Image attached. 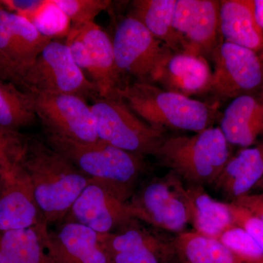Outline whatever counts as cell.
I'll return each mask as SVG.
<instances>
[{"instance_id":"cell-1","label":"cell","mask_w":263,"mask_h":263,"mask_svg":"<svg viewBox=\"0 0 263 263\" xmlns=\"http://www.w3.org/2000/svg\"><path fill=\"white\" fill-rule=\"evenodd\" d=\"M48 227L62 224L90 179L47 143L29 138L22 164Z\"/></svg>"},{"instance_id":"cell-2","label":"cell","mask_w":263,"mask_h":263,"mask_svg":"<svg viewBox=\"0 0 263 263\" xmlns=\"http://www.w3.org/2000/svg\"><path fill=\"white\" fill-rule=\"evenodd\" d=\"M117 97L138 117L156 127L197 133L212 127L215 119V109L208 104L152 84L136 81L118 90Z\"/></svg>"},{"instance_id":"cell-3","label":"cell","mask_w":263,"mask_h":263,"mask_svg":"<svg viewBox=\"0 0 263 263\" xmlns=\"http://www.w3.org/2000/svg\"><path fill=\"white\" fill-rule=\"evenodd\" d=\"M47 144L90 179L108 183L125 201L134 195L142 169L140 155L100 139L87 143L47 135Z\"/></svg>"},{"instance_id":"cell-4","label":"cell","mask_w":263,"mask_h":263,"mask_svg":"<svg viewBox=\"0 0 263 263\" xmlns=\"http://www.w3.org/2000/svg\"><path fill=\"white\" fill-rule=\"evenodd\" d=\"M156 157L190 184H214L230 160V143L220 128L211 127L193 136L164 140Z\"/></svg>"},{"instance_id":"cell-5","label":"cell","mask_w":263,"mask_h":263,"mask_svg":"<svg viewBox=\"0 0 263 263\" xmlns=\"http://www.w3.org/2000/svg\"><path fill=\"white\" fill-rule=\"evenodd\" d=\"M91 108L99 139L120 149L140 156H156L166 139L163 128L143 121L117 97L99 98Z\"/></svg>"},{"instance_id":"cell-6","label":"cell","mask_w":263,"mask_h":263,"mask_svg":"<svg viewBox=\"0 0 263 263\" xmlns=\"http://www.w3.org/2000/svg\"><path fill=\"white\" fill-rule=\"evenodd\" d=\"M173 171L148 183L127 202L132 219L160 229L182 233L191 223V204L187 189Z\"/></svg>"},{"instance_id":"cell-7","label":"cell","mask_w":263,"mask_h":263,"mask_svg":"<svg viewBox=\"0 0 263 263\" xmlns=\"http://www.w3.org/2000/svg\"><path fill=\"white\" fill-rule=\"evenodd\" d=\"M112 41L119 72L136 78L137 82H158L174 54L143 24L129 15L118 24Z\"/></svg>"},{"instance_id":"cell-8","label":"cell","mask_w":263,"mask_h":263,"mask_svg":"<svg viewBox=\"0 0 263 263\" xmlns=\"http://www.w3.org/2000/svg\"><path fill=\"white\" fill-rule=\"evenodd\" d=\"M19 86L24 89L51 95L99 97L94 83L86 79L65 43L51 41L40 53Z\"/></svg>"},{"instance_id":"cell-9","label":"cell","mask_w":263,"mask_h":263,"mask_svg":"<svg viewBox=\"0 0 263 263\" xmlns=\"http://www.w3.org/2000/svg\"><path fill=\"white\" fill-rule=\"evenodd\" d=\"M65 44L83 71L88 72L99 98H117L121 72L114 57L113 41L95 22L72 24Z\"/></svg>"},{"instance_id":"cell-10","label":"cell","mask_w":263,"mask_h":263,"mask_svg":"<svg viewBox=\"0 0 263 263\" xmlns=\"http://www.w3.org/2000/svg\"><path fill=\"white\" fill-rule=\"evenodd\" d=\"M25 91L46 134L87 143L98 141L95 117L85 99L77 95Z\"/></svg>"},{"instance_id":"cell-11","label":"cell","mask_w":263,"mask_h":263,"mask_svg":"<svg viewBox=\"0 0 263 263\" xmlns=\"http://www.w3.org/2000/svg\"><path fill=\"white\" fill-rule=\"evenodd\" d=\"M214 69L209 91L222 99L253 95L263 86V60L259 53L232 43L212 52Z\"/></svg>"},{"instance_id":"cell-12","label":"cell","mask_w":263,"mask_h":263,"mask_svg":"<svg viewBox=\"0 0 263 263\" xmlns=\"http://www.w3.org/2000/svg\"><path fill=\"white\" fill-rule=\"evenodd\" d=\"M52 41L27 18L0 4V62L8 81L20 85L40 53Z\"/></svg>"},{"instance_id":"cell-13","label":"cell","mask_w":263,"mask_h":263,"mask_svg":"<svg viewBox=\"0 0 263 263\" xmlns=\"http://www.w3.org/2000/svg\"><path fill=\"white\" fill-rule=\"evenodd\" d=\"M132 220L127 202L108 183L91 179L64 221L79 223L104 235L111 233L119 226H127Z\"/></svg>"},{"instance_id":"cell-14","label":"cell","mask_w":263,"mask_h":263,"mask_svg":"<svg viewBox=\"0 0 263 263\" xmlns=\"http://www.w3.org/2000/svg\"><path fill=\"white\" fill-rule=\"evenodd\" d=\"M219 1L176 0L174 27L182 39L185 53H212L219 33Z\"/></svg>"},{"instance_id":"cell-15","label":"cell","mask_w":263,"mask_h":263,"mask_svg":"<svg viewBox=\"0 0 263 263\" xmlns=\"http://www.w3.org/2000/svg\"><path fill=\"white\" fill-rule=\"evenodd\" d=\"M45 224L28 175L21 166L1 177L0 235Z\"/></svg>"},{"instance_id":"cell-16","label":"cell","mask_w":263,"mask_h":263,"mask_svg":"<svg viewBox=\"0 0 263 263\" xmlns=\"http://www.w3.org/2000/svg\"><path fill=\"white\" fill-rule=\"evenodd\" d=\"M45 248L74 263H108L100 234L73 221H64L56 230L45 231Z\"/></svg>"},{"instance_id":"cell-17","label":"cell","mask_w":263,"mask_h":263,"mask_svg":"<svg viewBox=\"0 0 263 263\" xmlns=\"http://www.w3.org/2000/svg\"><path fill=\"white\" fill-rule=\"evenodd\" d=\"M131 221L119 233L100 235L105 251L113 252L115 263H160L159 255L174 249L162 238L144 229L133 227Z\"/></svg>"},{"instance_id":"cell-18","label":"cell","mask_w":263,"mask_h":263,"mask_svg":"<svg viewBox=\"0 0 263 263\" xmlns=\"http://www.w3.org/2000/svg\"><path fill=\"white\" fill-rule=\"evenodd\" d=\"M219 32L224 42L260 54L263 35L255 13L254 0L219 1Z\"/></svg>"},{"instance_id":"cell-19","label":"cell","mask_w":263,"mask_h":263,"mask_svg":"<svg viewBox=\"0 0 263 263\" xmlns=\"http://www.w3.org/2000/svg\"><path fill=\"white\" fill-rule=\"evenodd\" d=\"M220 128L230 144L248 148L263 136V98L246 95L233 99L224 110Z\"/></svg>"},{"instance_id":"cell-20","label":"cell","mask_w":263,"mask_h":263,"mask_svg":"<svg viewBox=\"0 0 263 263\" xmlns=\"http://www.w3.org/2000/svg\"><path fill=\"white\" fill-rule=\"evenodd\" d=\"M212 71L205 57L188 53H174L158 82L167 91L190 98L209 91Z\"/></svg>"},{"instance_id":"cell-21","label":"cell","mask_w":263,"mask_h":263,"mask_svg":"<svg viewBox=\"0 0 263 263\" xmlns=\"http://www.w3.org/2000/svg\"><path fill=\"white\" fill-rule=\"evenodd\" d=\"M263 177V142L231 157L214 184L231 201L249 194Z\"/></svg>"},{"instance_id":"cell-22","label":"cell","mask_w":263,"mask_h":263,"mask_svg":"<svg viewBox=\"0 0 263 263\" xmlns=\"http://www.w3.org/2000/svg\"><path fill=\"white\" fill-rule=\"evenodd\" d=\"M176 3V0H136L129 15L139 21L171 51L185 53L184 43L174 27Z\"/></svg>"},{"instance_id":"cell-23","label":"cell","mask_w":263,"mask_h":263,"mask_svg":"<svg viewBox=\"0 0 263 263\" xmlns=\"http://www.w3.org/2000/svg\"><path fill=\"white\" fill-rule=\"evenodd\" d=\"M191 204V224L197 233L219 239L226 230L234 226L228 203L216 201L202 186H186Z\"/></svg>"},{"instance_id":"cell-24","label":"cell","mask_w":263,"mask_h":263,"mask_svg":"<svg viewBox=\"0 0 263 263\" xmlns=\"http://www.w3.org/2000/svg\"><path fill=\"white\" fill-rule=\"evenodd\" d=\"M46 224L0 235V263H43Z\"/></svg>"},{"instance_id":"cell-25","label":"cell","mask_w":263,"mask_h":263,"mask_svg":"<svg viewBox=\"0 0 263 263\" xmlns=\"http://www.w3.org/2000/svg\"><path fill=\"white\" fill-rule=\"evenodd\" d=\"M173 245L187 263H241L220 240L197 232L179 233Z\"/></svg>"},{"instance_id":"cell-26","label":"cell","mask_w":263,"mask_h":263,"mask_svg":"<svg viewBox=\"0 0 263 263\" xmlns=\"http://www.w3.org/2000/svg\"><path fill=\"white\" fill-rule=\"evenodd\" d=\"M37 117L30 96L13 82L0 79V127L18 131L32 125Z\"/></svg>"},{"instance_id":"cell-27","label":"cell","mask_w":263,"mask_h":263,"mask_svg":"<svg viewBox=\"0 0 263 263\" xmlns=\"http://www.w3.org/2000/svg\"><path fill=\"white\" fill-rule=\"evenodd\" d=\"M29 138L18 131L0 127V176L10 174L22 166Z\"/></svg>"},{"instance_id":"cell-28","label":"cell","mask_w":263,"mask_h":263,"mask_svg":"<svg viewBox=\"0 0 263 263\" xmlns=\"http://www.w3.org/2000/svg\"><path fill=\"white\" fill-rule=\"evenodd\" d=\"M241 263H263V249L245 230L233 226L219 238Z\"/></svg>"},{"instance_id":"cell-29","label":"cell","mask_w":263,"mask_h":263,"mask_svg":"<svg viewBox=\"0 0 263 263\" xmlns=\"http://www.w3.org/2000/svg\"><path fill=\"white\" fill-rule=\"evenodd\" d=\"M41 34L53 38L67 37L71 29V22L52 0H48L42 9L30 21Z\"/></svg>"},{"instance_id":"cell-30","label":"cell","mask_w":263,"mask_h":263,"mask_svg":"<svg viewBox=\"0 0 263 263\" xmlns=\"http://www.w3.org/2000/svg\"><path fill=\"white\" fill-rule=\"evenodd\" d=\"M68 18L71 24L94 22L102 12L111 5L109 0H52Z\"/></svg>"},{"instance_id":"cell-31","label":"cell","mask_w":263,"mask_h":263,"mask_svg":"<svg viewBox=\"0 0 263 263\" xmlns=\"http://www.w3.org/2000/svg\"><path fill=\"white\" fill-rule=\"evenodd\" d=\"M228 205L233 226L245 230L263 249V220L233 202Z\"/></svg>"},{"instance_id":"cell-32","label":"cell","mask_w":263,"mask_h":263,"mask_svg":"<svg viewBox=\"0 0 263 263\" xmlns=\"http://www.w3.org/2000/svg\"><path fill=\"white\" fill-rule=\"evenodd\" d=\"M48 0H1L0 4L12 13L24 17L30 22Z\"/></svg>"},{"instance_id":"cell-33","label":"cell","mask_w":263,"mask_h":263,"mask_svg":"<svg viewBox=\"0 0 263 263\" xmlns=\"http://www.w3.org/2000/svg\"><path fill=\"white\" fill-rule=\"evenodd\" d=\"M231 202L245 208L249 212L263 220V192L260 193L247 194Z\"/></svg>"},{"instance_id":"cell-34","label":"cell","mask_w":263,"mask_h":263,"mask_svg":"<svg viewBox=\"0 0 263 263\" xmlns=\"http://www.w3.org/2000/svg\"><path fill=\"white\" fill-rule=\"evenodd\" d=\"M254 3H255L256 17L263 35V0H254ZM259 57L263 60V50L262 53L259 54Z\"/></svg>"},{"instance_id":"cell-35","label":"cell","mask_w":263,"mask_h":263,"mask_svg":"<svg viewBox=\"0 0 263 263\" xmlns=\"http://www.w3.org/2000/svg\"><path fill=\"white\" fill-rule=\"evenodd\" d=\"M0 79H3V80L4 81H8L4 67H3V65H2L1 62H0Z\"/></svg>"},{"instance_id":"cell-36","label":"cell","mask_w":263,"mask_h":263,"mask_svg":"<svg viewBox=\"0 0 263 263\" xmlns=\"http://www.w3.org/2000/svg\"><path fill=\"white\" fill-rule=\"evenodd\" d=\"M254 189H255V190L256 189H258V190H260L263 191V177L262 178V179L257 183V184L256 185Z\"/></svg>"},{"instance_id":"cell-37","label":"cell","mask_w":263,"mask_h":263,"mask_svg":"<svg viewBox=\"0 0 263 263\" xmlns=\"http://www.w3.org/2000/svg\"><path fill=\"white\" fill-rule=\"evenodd\" d=\"M260 96L262 97V98H263V86H262V89H261Z\"/></svg>"},{"instance_id":"cell-38","label":"cell","mask_w":263,"mask_h":263,"mask_svg":"<svg viewBox=\"0 0 263 263\" xmlns=\"http://www.w3.org/2000/svg\"><path fill=\"white\" fill-rule=\"evenodd\" d=\"M0 182H1V176H0Z\"/></svg>"}]
</instances>
